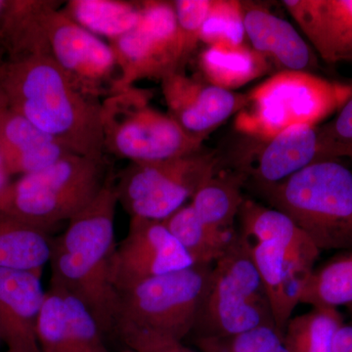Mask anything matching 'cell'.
<instances>
[{
  "mask_svg": "<svg viewBox=\"0 0 352 352\" xmlns=\"http://www.w3.org/2000/svg\"><path fill=\"white\" fill-rule=\"evenodd\" d=\"M0 152L12 176L36 173L73 154L9 108L0 117Z\"/></svg>",
  "mask_w": 352,
  "mask_h": 352,
  "instance_id": "cell-20",
  "label": "cell"
},
{
  "mask_svg": "<svg viewBox=\"0 0 352 352\" xmlns=\"http://www.w3.org/2000/svg\"><path fill=\"white\" fill-rule=\"evenodd\" d=\"M118 203L116 186L108 178L94 200L53 239L50 261L51 283L78 298L103 333L116 330L119 310V294L111 280Z\"/></svg>",
  "mask_w": 352,
  "mask_h": 352,
  "instance_id": "cell-2",
  "label": "cell"
},
{
  "mask_svg": "<svg viewBox=\"0 0 352 352\" xmlns=\"http://www.w3.org/2000/svg\"><path fill=\"white\" fill-rule=\"evenodd\" d=\"M175 4L179 36L180 55L187 63L201 43V31L212 0H176Z\"/></svg>",
  "mask_w": 352,
  "mask_h": 352,
  "instance_id": "cell-31",
  "label": "cell"
},
{
  "mask_svg": "<svg viewBox=\"0 0 352 352\" xmlns=\"http://www.w3.org/2000/svg\"><path fill=\"white\" fill-rule=\"evenodd\" d=\"M7 109H8V104H7L6 96H4L3 92L0 88V117H1L2 113L6 112Z\"/></svg>",
  "mask_w": 352,
  "mask_h": 352,
  "instance_id": "cell-36",
  "label": "cell"
},
{
  "mask_svg": "<svg viewBox=\"0 0 352 352\" xmlns=\"http://www.w3.org/2000/svg\"><path fill=\"white\" fill-rule=\"evenodd\" d=\"M239 217L242 236L251 244L272 242L281 245L287 252L300 251L315 245L291 217L276 208L245 200Z\"/></svg>",
  "mask_w": 352,
  "mask_h": 352,
  "instance_id": "cell-25",
  "label": "cell"
},
{
  "mask_svg": "<svg viewBox=\"0 0 352 352\" xmlns=\"http://www.w3.org/2000/svg\"><path fill=\"white\" fill-rule=\"evenodd\" d=\"M52 244L48 231L0 212V268L43 273Z\"/></svg>",
  "mask_w": 352,
  "mask_h": 352,
  "instance_id": "cell-22",
  "label": "cell"
},
{
  "mask_svg": "<svg viewBox=\"0 0 352 352\" xmlns=\"http://www.w3.org/2000/svg\"><path fill=\"white\" fill-rule=\"evenodd\" d=\"M242 1L212 0L201 31V43L207 45L245 44Z\"/></svg>",
  "mask_w": 352,
  "mask_h": 352,
  "instance_id": "cell-29",
  "label": "cell"
},
{
  "mask_svg": "<svg viewBox=\"0 0 352 352\" xmlns=\"http://www.w3.org/2000/svg\"><path fill=\"white\" fill-rule=\"evenodd\" d=\"M332 352H352V323H344L337 331Z\"/></svg>",
  "mask_w": 352,
  "mask_h": 352,
  "instance_id": "cell-34",
  "label": "cell"
},
{
  "mask_svg": "<svg viewBox=\"0 0 352 352\" xmlns=\"http://www.w3.org/2000/svg\"><path fill=\"white\" fill-rule=\"evenodd\" d=\"M244 176L217 173L199 187L191 206L208 226L222 231H234L235 217L244 204L241 187Z\"/></svg>",
  "mask_w": 352,
  "mask_h": 352,
  "instance_id": "cell-26",
  "label": "cell"
},
{
  "mask_svg": "<svg viewBox=\"0 0 352 352\" xmlns=\"http://www.w3.org/2000/svg\"><path fill=\"white\" fill-rule=\"evenodd\" d=\"M248 139L238 166L241 175H249L258 188L284 182L310 164L324 161L317 126H291L270 140Z\"/></svg>",
  "mask_w": 352,
  "mask_h": 352,
  "instance_id": "cell-14",
  "label": "cell"
},
{
  "mask_svg": "<svg viewBox=\"0 0 352 352\" xmlns=\"http://www.w3.org/2000/svg\"><path fill=\"white\" fill-rule=\"evenodd\" d=\"M6 352H17V351H7Z\"/></svg>",
  "mask_w": 352,
  "mask_h": 352,
  "instance_id": "cell-39",
  "label": "cell"
},
{
  "mask_svg": "<svg viewBox=\"0 0 352 352\" xmlns=\"http://www.w3.org/2000/svg\"><path fill=\"white\" fill-rule=\"evenodd\" d=\"M8 0H0V30H1L2 21H3L4 14H6Z\"/></svg>",
  "mask_w": 352,
  "mask_h": 352,
  "instance_id": "cell-37",
  "label": "cell"
},
{
  "mask_svg": "<svg viewBox=\"0 0 352 352\" xmlns=\"http://www.w3.org/2000/svg\"><path fill=\"white\" fill-rule=\"evenodd\" d=\"M250 245L252 261L270 302L275 327L284 335L294 310L302 300L320 252L315 249L287 252L272 242Z\"/></svg>",
  "mask_w": 352,
  "mask_h": 352,
  "instance_id": "cell-15",
  "label": "cell"
},
{
  "mask_svg": "<svg viewBox=\"0 0 352 352\" xmlns=\"http://www.w3.org/2000/svg\"><path fill=\"white\" fill-rule=\"evenodd\" d=\"M283 6L326 63L352 62V0H285Z\"/></svg>",
  "mask_w": 352,
  "mask_h": 352,
  "instance_id": "cell-18",
  "label": "cell"
},
{
  "mask_svg": "<svg viewBox=\"0 0 352 352\" xmlns=\"http://www.w3.org/2000/svg\"><path fill=\"white\" fill-rule=\"evenodd\" d=\"M300 302L352 311V250L340 252L310 275Z\"/></svg>",
  "mask_w": 352,
  "mask_h": 352,
  "instance_id": "cell-27",
  "label": "cell"
},
{
  "mask_svg": "<svg viewBox=\"0 0 352 352\" xmlns=\"http://www.w3.org/2000/svg\"><path fill=\"white\" fill-rule=\"evenodd\" d=\"M45 293L41 273L0 268V340L8 351L41 352L36 326Z\"/></svg>",
  "mask_w": 352,
  "mask_h": 352,
  "instance_id": "cell-17",
  "label": "cell"
},
{
  "mask_svg": "<svg viewBox=\"0 0 352 352\" xmlns=\"http://www.w3.org/2000/svg\"><path fill=\"white\" fill-rule=\"evenodd\" d=\"M318 138L323 160L352 161V97L335 119L318 127Z\"/></svg>",
  "mask_w": 352,
  "mask_h": 352,
  "instance_id": "cell-32",
  "label": "cell"
},
{
  "mask_svg": "<svg viewBox=\"0 0 352 352\" xmlns=\"http://www.w3.org/2000/svg\"><path fill=\"white\" fill-rule=\"evenodd\" d=\"M245 36L279 71L312 73L318 68L316 53L288 21L278 17L265 7L242 2Z\"/></svg>",
  "mask_w": 352,
  "mask_h": 352,
  "instance_id": "cell-19",
  "label": "cell"
},
{
  "mask_svg": "<svg viewBox=\"0 0 352 352\" xmlns=\"http://www.w3.org/2000/svg\"><path fill=\"white\" fill-rule=\"evenodd\" d=\"M212 267L194 264L122 292L116 328L126 324L182 340L198 323Z\"/></svg>",
  "mask_w": 352,
  "mask_h": 352,
  "instance_id": "cell-8",
  "label": "cell"
},
{
  "mask_svg": "<svg viewBox=\"0 0 352 352\" xmlns=\"http://www.w3.org/2000/svg\"><path fill=\"white\" fill-rule=\"evenodd\" d=\"M11 178H12V175L9 173L3 157H2L1 152H0V195L3 193L4 190L12 182Z\"/></svg>",
  "mask_w": 352,
  "mask_h": 352,
  "instance_id": "cell-35",
  "label": "cell"
},
{
  "mask_svg": "<svg viewBox=\"0 0 352 352\" xmlns=\"http://www.w3.org/2000/svg\"><path fill=\"white\" fill-rule=\"evenodd\" d=\"M219 168L214 154L198 152L157 162L131 163L116 186L118 201L131 217L159 220L175 214Z\"/></svg>",
  "mask_w": 352,
  "mask_h": 352,
  "instance_id": "cell-9",
  "label": "cell"
},
{
  "mask_svg": "<svg viewBox=\"0 0 352 352\" xmlns=\"http://www.w3.org/2000/svg\"><path fill=\"white\" fill-rule=\"evenodd\" d=\"M149 90L134 87L101 101L106 151L131 163L157 162L201 151L203 138L190 134L168 113L152 107Z\"/></svg>",
  "mask_w": 352,
  "mask_h": 352,
  "instance_id": "cell-6",
  "label": "cell"
},
{
  "mask_svg": "<svg viewBox=\"0 0 352 352\" xmlns=\"http://www.w3.org/2000/svg\"><path fill=\"white\" fill-rule=\"evenodd\" d=\"M199 66L210 85L233 91L267 74L272 64L245 44L221 43L208 45L199 56Z\"/></svg>",
  "mask_w": 352,
  "mask_h": 352,
  "instance_id": "cell-21",
  "label": "cell"
},
{
  "mask_svg": "<svg viewBox=\"0 0 352 352\" xmlns=\"http://www.w3.org/2000/svg\"><path fill=\"white\" fill-rule=\"evenodd\" d=\"M197 325L203 338L232 337L259 326H275L251 245L242 235L235 236L212 266Z\"/></svg>",
  "mask_w": 352,
  "mask_h": 352,
  "instance_id": "cell-7",
  "label": "cell"
},
{
  "mask_svg": "<svg viewBox=\"0 0 352 352\" xmlns=\"http://www.w3.org/2000/svg\"><path fill=\"white\" fill-rule=\"evenodd\" d=\"M142 8L143 1L71 0L62 10L83 29L112 43L138 25Z\"/></svg>",
  "mask_w": 352,
  "mask_h": 352,
  "instance_id": "cell-23",
  "label": "cell"
},
{
  "mask_svg": "<svg viewBox=\"0 0 352 352\" xmlns=\"http://www.w3.org/2000/svg\"><path fill=\"white\" fill-rule=\"evenodd\" d=\"M103 333L78 298L50 282L36 326L41 352H109Z\"/></svg>",
  "mask_w": 352,
  "mask_h": 352,
  "instance_id": "cell-16",
  "label": "cell"
},
{
  "mask_svg": "<svg viewBox=\"0 0 352 352\" xmlns=\"http://www.w3.org/2000/svg\"><path fill=\"white\" fill-rule=\"evenodd\" d=\"M351 97L352 83L309 72H277L245 94L234 126L245 138L270 140L291 126H317Z\"/></svg>",
  "mask_w": 352,
  "mask_h": 352,
  "instance_id": "cell-4",
  "label": "cell"
},
{
  "mask_svg": "<svg viewBox=\"0 0 352 352\" xmlns=\"http://www.w3.org/2000/svg\"><path fill=\"white\" fill-rule=\"evenodd\" d=\"M107 179L103 160L69 154L11 182L0 195V212L50 232L94 201Z\"/></svg>",
  "mask_w": 352,
  "mask_h": 352,
  "instance_id": "cell-5",
  "label": "cell"
},
{
  "mask_svg": "<svg viewBox=\"0 0 352 352\" xmlns=\"http://www.w3.org/2000/svg\"><path fill=\"white\" fill-rule=\"evenodd\" d=\"M122 352H135V351H132V349H129V347H126V349H124V351H122Z\"/></svg>",
  "mask_w": 352,
  "mask_h": 352,
  "instance_id": "cell-38",
  "label": "cell"
},
{
  "mask_svg": "<svg viewBox=\"0 0 352 352\" xmlns=\"http://www.w3.org/2000/svg\"><path fill=\"white\" fill-rule=\"evenodd\" d=\"M163 222L194 264L200 265L217 263L236 236L234 231L219 230L208 226L198 217L190 203Z\"/></svg>",
  "mask_w": 352,
  "mask_h": 352,
  "instance_id": "cell-24",
  "label": "cell"
},
{
  "mask_svg": "<svg viewBox=\"0 0 352 352\" xmlns=\"http://www.w3.org/2000/svg\"><path fill=\"white\" fill-rule=\"evenodd\" d=\"M43 28L48 54L78 89L97 99L113 94L120 74L110 43L76 24L55 1Z\"/></svg>",
  "mask_w": 352,
  "mask_h": 352,
  "instance_id": "cell-11",
  "label": "cell"
},
{
  "mask_svg": "<svg viewBox=\"0 0 352 352\" xmlns=\"http://www.w3.org/2000/svg\"><path fill=\"white\" fill-rule=\"evenodd\" d=\"M168 115L190 134L206 138L245 104V94L222 89L204 78L175 72L162 78Z\"/></svg>",
  "mask_w": 352,
  "mask_h": 352,
  "instance_id": "cell-13",
  "label": "cell"
},
{
  "mask_svg": "<svg viewBox=\"0 0 352 352\" xmlns=\"http://www.w3.org/2000/svg\"><path fill=\"white\" fill-rule=\"evenodd\" d=\"M110 44L120 74L113 92L134 87L145 78L162 80L184 68L173 1H143L138 25Z\"/></svg>",
  "mask_w": 352,
  "mask_h": 352,
  "instance_id": "cell-10",
  "label": "cell"
},
{
  "mask_svg": "<svg viewBox=\"0 0 352 352\" xmlns=\"http://www.w3.org/2000/svg\"><path fill=\"white\" fill-rule=\"evenodd\" d=\"M319 251L352 250V171L339 160L310 164L284 182L258 188Z\"/></svg>",
  "mask_w": 352,
  "mask_h": 352,
  "instance_id": "cell-3",
  "label": "cell"
},
{
  "mask_svg": "<svg viewBox=\"0 0 352 352\" xmlns=\"http://www.w3.org/2000/svg\"><path fill=\"white\" fill-rule=\"evenodd\" d=\"M197 344L201 352H289L283 335L273 325L259 326L232 337H201Z\"/></svg>",
  "mask_w": 352,
  "mask_h": 352,
  "instance_id": "cell-30",
  "label": "cell"
},
{
  "mask_svg": "<svg viewBox=\"0 0 352 352\" xmlns=\"http://www.w3.org/2000/svg\"><path fill=\"white\" fill-rule=\"evenodd\" d=\"M192 265L163 221L131 217L126 237L113 252L111 280L120 294L139 282Z\"/></svg>",
  "mask_w": 352,
  "mask_h": 352,
  "instance_id": "cell-12",
  "label": "cell"
},
{
  "mask_svg": "<svg viewBox=\"0 0 352 352\" xmlns=\"http://www.w3.org/2000/svg\"><path fill=\"white\" fill-rule=\"evenodd\" d=\"M344 317L335 308L312 307L291 318L283 335L289 352H332L336 333Z\"/></svg>",
  "mask_w": 352,
  "mask_h": 352,
  "instance_id": "cell-28",
  "label": "cell"
},
{
  "mask_svg": "<svg viewBox=\"0 0 352 352\" xmlns=\"http://www.w3.org/2000/svg\"><path fill=\"white\" fill-rule=\"evenodd\" d=\"M116 332L126 347L135 352H197L185 346L182 340L147 329L120 324Z\"/></svg>",
  "mask_w": 352,
  "mask_h": 352,
  "instance_id": "cell-33",
  "label": "cell"
},
{
  "mask_svg": "<svg viewBox=\"0 0 352 352\" xmlns=\"http://www.w3.org/2000/svg\"><path fill=\"white\" fill-rule=\"evenodd\" d=\"M0 88L10 110L69 152L103 160L102 100L78 89L48 53L1 65Z\"/></svg>",
  "mask_w": 352,
  "mask_h": 352,
  "instance_id": "cell-1",
  "label": "cell"
}]
</instances>
